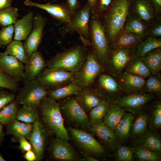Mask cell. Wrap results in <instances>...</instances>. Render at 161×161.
Instances as JSON below:
<instances>
[{
  "mask_svg": "<svg viewBox=\"0 0 161 161\" xmlns=\"http://www.w3.org/2000/svg\"><path fill=\"white\" fill-rule=\"evenodd\" d=\"M0 69L17 82L24 76V65L14 57L0 53Z\"/></svg>",
  "mask_w": 161,
  "mask_h": 161,
  "instance_id": "ac0fdd59",
  "label": "cell"
},
{
  "mask_svg": "<svg viewBox=\"0 0 161 161\" xmlns=\"http://www.w3.org/2000/svg\"><path fill=\"white\" fill-rule=\"evenodd\" d=\"M33 127V123H23L16 119L7 125L6 134L12 135L18 139L23 136L28 139Z\"/></svg>",
  "mask_w": 161,
  "mask_h": 161,
  "instance_id": "83f0119b",
  "label": "cell"
},
{
  "mask_svg": "<svg viewBox=\"0 0 161 161\" xmlns=\"http://www.w3.org/2000/svg\"><path fill=\"white\" fill-rule=\"evenodd\" d=\"M46 62L41 53L37 50L29 57L24 65V83L35 79L38 75L45 68Z\"/></svg>",
  "mask_w": 161,
  "mask_h": 161,
  "instance_id": "d6986e66",
  "label": "cell"
},
{
  "mask_svg": "<svg viewBox=\"0 0 161 161\" xmlns=\"http://www.w3.org/2000/svg\"><path fill=\"white\" fill-rule=\"evenodd\" d=\"M18 10L10 6L0 10V25L4 27L14 24L17 20Z\"/></svg>",
  "mask_w": 161,
  "mask_h": 161,
  "instance_id": "60d3db41",
  "label": "cell"
},
{
  "mask_svg": "<svg viewBox=\"0 0 161 161\" xmlns=\"http://www.w3.org/2000/svg\"><path fill=\"white\" fill-rule=\"evenodd\" d=\"M67 130L70 137L82 154H89L96 158L104 154L105 146L89 131L72 127H68Z\"/></svg>",
  "mask_w": 161,
  "mask_h": 161,
  "instance_id": "52a82bcc",
  "label": "cell"
},
{
  "mask_svg": "<svg viewBox=\"0 0 161 161\" xmlns=\"http://www.w3.org/2000/svg\"><path fill=\"white\" fill-rule=\"evenodd\" d=\"M3 125L0 123V144L3 140L5 133L3 130Z\"/></svg>",
  "mask_w": 161,
  "mask_h": 161,
  "instance_id": "680465c9",
  "label": "cell"
},
{
  "mask_svg": "<svg viewBox=\"0 0 161 161\" xmlns=\"http://www.w3.org/2000/svg\"><path fill=\"white\" fill-rule=\"evenodd\" d=\"M130 11L148 23L156 17L153 6L149 0H132Z\"/></svg>",
  "mask_w": 161,
  "mask_h": 161,
  "instance_id": "603a6c76",
  "label": "cell"
},
{
  "mask_svg": "<svg viewBox=\"0 0 161 161\" xmlns=\"http://www.w3.org/2000/svg\"><path fill=\"white\" fill-rule=\"evenodd\" d=\"M17 92L15 100L18 105L36 108L42 99L48 95V90L35 79L24 83Z\"/></svg>",
  "mask_w": 161,
  "mask_h": 161,
  "instance_id": "ba28073f",
  "label": "cell"
},
{
  "mask_svg": "<svg viewBox=\"0 0 161 161\" xmlns=\"http://www.w3.org/2000/svg\"><path fill=\"white\" fill-rule=\"evenodd\" d=\"M21 149L24 152L32 149L30 143L28 141L26 138L23 136L20 137L18 139Z\"/></svg>",
  "mask_w": 161,
  "mask_h": 161,
  "instance_id": "816d5d0a",
  "label": "cell"
},
{
  "mask_svg": "<svg viewBox=\"0 0 161 161\" xmlns=\"http://www.w3.org/2000/svg\"><path fill=\"white\" fill-rule=\"evenodd\" d=\"M5 160L3 158L0 154V161H5Z\"/></svg>",
  "mask_w": 161,
  "mask_h": 161,
  "instance_id": "91938a15",
  "label": "cell"
},
{
  "mask_svg": "<svg viewBox=\"0 0 161 161\" xmlns=\"http://www.w3.org/2000/svg\"><path fill=\"white\" fill-rule=\"evenodd\" d=\"M124 27L143 41L149 36L148 23L129 12Z\"/></svg>",
  "mask_w": 161,
  "mask_h": 161,
  "instance_id": "cb8c5ba5",
  "label": "cell"
},
{
  "mask_svg": "<svg viewBox=\"0 0 161 161\" xmlns=\"http://www.w3.org/2000/svg\"><path fill=\"white\" fill-rule=\"evenodd\" d=\"M148 115L143 114L137 116L132 125L130 136L135 145H141L148 132Z\"/></svg>",
  "mask_w": 161,
  "mask_h": 161,
  "instance_id": "44dd1931",
  "label": "cell"
},
{
  "mask_svg": "<svg viewBox=\"0 0 161 161\" xmlns=\"http://www.w3.org/2000/svg\"><path fill=\"white\" fill-rule=\"evenodd\" d=\"M152 5L156 17L161 16V0H149Z\"/></svg>",
  "mask_w": 161,
  "mask_h": 161,
  "instance_id": "f5cc1de1",
  "label": "cell"
},
{
  "mask_svg": "<svg viewBox=\"0 0 161 161\" xmlns=\"http://www.w3.org/2000/svg\"><path fill=\"white\" fill-rule=\"evenodd\" d=\"M75 95L78 103L86 113L89 112L103 98L101 95L88 87L83 88Z\"/></svg>",
  "mask_w": 161,
  "mask_h": 161,
  "instance_id": "d4e9b609",
  "label": "cell"
},
{
  "mask_svg": "<svg viewBox=\"0 0 161 161\" xmlns=\"http://www.w3.org/2000/svg\"><path fill=\"white\" fill-rule=\"evenodd\" d=\"M5 54L13 56L23 64H25L29 58L21 41H12L7 47L4 52Z\"/></svg>",
  "mask_w": 161,
  "mask_h": 161,
  "instance_id": "d6a6232c",
  "label": "cell"
},
{
  "mask_svg": "<svg viewBox=\"0 0 161 161\" xmlns=\"http://www.w3.org/2000/svg\"><path fill=\"white\" fill-rule=\"evenodd\" d=\"M116 160L131 161L133 160L134 156L131 148L121 145L114 153Z\"/></svg>",
  "mask_w": 161,
  "mask_h": 161,
  "instance_id": "f6af8a7d",
  "label": "cell"
},
{
  "mask_svg": "<svg viewBox=\"0 0 161 161\" xmlns=\"http://www.w3.org/2000/svg\"><path fill=\"white\" fill-rule=\"evenodd\" d=\"M148 23L149 36L159 38L161 37V16L156 17Z\"/></svg>",
  "mask_w": 161,
  "mask_h": 161,
  "instance_id": "7dc6e473",
  "label": "cell"
},
{
  "mask_svg": "<svg viewBox=\"0 0 161 161\" xmlns=\"http://www.w3.org/2000/svg\"><path fill=\"white\" fill-rule=\"evenodd\" d=\"M15 95L13 93L2 89H0V110L14 101Z\"/></svg>",
  "mask_w": 161,
  "mask_h": 161,
  "instance_id": "c3c4849f",
  "label": "cell"
},
{
  "mask_svg": "<svg viewBox=\"0 0 161 161\" xmlns=\"http://www.w3.org/2000/svg\"><path fill=\"white\" fill-rule=\"evenodd\" d=\"M34 14L30 11L16 21L14 24V40H25L31 32L33 27Z\"/></svg>",
  "mask_w": 161,
  "mask_h": 161,
  "instance_id": "484cf974",
  "label": "cell"
},
{
  "mask_svg": "<svg viewBox=\"0 0 161 161\" xmlns=\"http://www.w3.org/2000/svg\"><path fill=\"white\" fill-rule=\"evenodd\" d=\"M158 74L150 75L148 77L143 88V91L158 96L161 95V81L160 75Z\"/></svg>",
  "mask_w": 161,
  "mask_h": 161,
  "instance_id": "7bdbcfd3",
  "label": "cell"
},
{
  "mask_svg": "<svg viewBox=\"0 0 161 161\" xmlns=\"http://www.w3.org/2000/svg\"><path fill=\"white\" fill-rule=\"evenodd\" d=\"M14 33L13 25L3 27L0 30V48L7 46L12 41Z\"/></svg>",
  "mask_w": 161,
  "mask_h": 161,
  "instance_id": "bcb514c9",
  "label": "cell"
},
{
  "mask_svg": "<svg viewBox=\"0 0 161 161\" xmlns=\"http://www.w3.org/2000/svg\"><path fill=\"white\" fill-rule=\"evenodd\" d=\"M90 131L97 137L102 144L114 153L122 145L115 132L102 121L91 125Z\"/></svg>",
  "mask_w": 161,
  "mask_h": 161,
  "instance_id": "5bb4252c",
  "label": "cell"
},
{
  "mask_svg": "<svg viewBox=\"0 0 161 161\" xmlns=\"http://www.w3.org/2000/svg\"><path fill=\"white\" fill-rule=\"evenodd\" d=\"M24 159L27 161L37 160L36 156L32 149L27 151L24 155Z\"/></svg>",
  "mask_w": 161,
  "mask_h": 161,
  "instance_id": "db71d44e",
  "label": "cell"
},
{
  "mask_svg": "<svg viewBox=\"0 0 161 161\" xmlns=\"http://www.w3.org/2000/svg\"><path fill=\"white\" fill-rule=\"evenodd\" d=\"M125 69V71L144 79L147 78L151 74L141 58L135 55L128 63Z\"/></svg>",
  "mask_w": 161,
  "mask_h": 161,
  "instance_id": "f546056e",
  "label": "cell"
},
{
  "mask_svg": "<svg viewBox=\"0 0 161 161\" xmlns=\"http://www.w3.org/2000/svg\"><path fill=\"white\" fill-rule=\"evenodd\" d=\"M83 89L76 84L71 82L59 88L48 90V96L53 99L58 100L68 96L75 95Z\"/></svg>",
  "mask_w": 161,
  "mask_h": 161,
  "instance_id": "1f68e13d",
  "label": "cell"
},
{
  "mask_svg": "<svg viewBox=\"0 0 161 161\" xmlns=\"http://www.w3.org/2000/svg\"><path fill=\"white\" fill-rule=\"evenodd\" d=\"M161 47V38L148 36L141 41L136 48L135 55L140 57L154 49Z\"/></svg>",
  "mask_w": 161,
  "mask_h": 161,
  "instance_id": "e575fe53",
  "label": "cell"
},
{
  "mask_svg": "<svg viewBox=\"0 0 161 161\" xmlns=\"http://www.w3.org/2000/svg\"><path fill=\"white\" fill-rule=\"evenodd\" d=\"M48 151L52 158L56 160L76 161L80 160L68 141L56 137L51 141Z\"/></svg>",
  "mask_w": 161,
  "mask_h": 161,
  "instance_id": "4fadbf2b",
  "label": "cell"
},
{
  "mask_svg": "<svg viewBox=\"0 0 161 161\" xmlns=\"http://www.w3.org/2000/svg\"><path fill=\"white\" fill-rule=\"evenodd\" d=\"M0 88L16 92L19 88V84L18 82L0 69Z\"/></svg>",
  "mask_w": 161,
  "mask_h": 161,
  "instance_id": "ee69618b",
  "label": "cell"
},
{
  "mask_svg": "<svg viewBox=\"0 0 161 161\" xmlns=\"http://www.w3.org/2000/svg\"><path fill=\"white\" fill-rule=\"evenodd\" d=\"M103 67L94 53H88L86 61L78 72L74 73L72 82L83 88L90 86L103 71Z\"/></svg>",
  "mask_w": 161,
  "mask_h": 161,
  "instance_id": "9c48e42d",
  "label": "cell"
},
{
  "mask_svg": "<svg viewBox=\"0 0 161 161\" xmlns=\"http://www.w3.org/2000/svg\"><path fill=\"white\" fill-rule=\"evenodd\" d=\"M141 145L160 156L161 154V137L156 132L148 131Z\"/></svg>",
  "mask_w": 161,
  "mask_h": 161,
  "instance_id": "f35d334b",
  "label": "cell"
},
{
  "mask_svg": "<svg viewBox=\"0 0 161 161\" xmlns=\"http://www.w3.org/2000/svg\"><path fill=\"white\" fill-rule=\"evenodd\" d=\"M136 48H110L106 63L109 62L112 68L120 73L135 55Z\"/></svg>",
  "mask_w": 161,
  "mask_h": 161,
  "instance_id": "e0dca14e",
  "label": "cell"
},
{
  "mask_svg": "<svg viewBox=\"0 0 161 161\" xmlns=\"http://www.w3.org/2000/svg\"><path fill=\"white\" fill-rule=\"evenodd\" d=\"M84 159L87 161H97L98 160L94 157L88 154H82Z\"/></svg>",
  "mask_w": 161,
  "mask_h": 161,
  "instance_id": "6f0895ef",
  "label": "cell"
},
{
  "mask_svg": "<svg viewBox=\"0 0 161 161\" xmlns=\"http://www.w3.org/2000/svg\"><path fill=\"white\" fill-rule=\"evenodd\" d=\"M89 32L93 52L100 63L104 65L106 63L110 48L103 24L95 16H91Z\"/></svg>",
  "mask_w": 161,
  "mask_h": 161,
  "instance_id": "277c9868",
  "label": "cell"
},
{
  "mask_svg": "<svg viewBox=\"0 0 161 161\" xmlns=\"http://www.w3.org/2000/svg\"><path fill=\"white\" fill-rule=\"evenodd\" d=\"M140 57L152 75L159 73L161 69V47L152 50Z\"/></svg>",
  "mask_w": 161,
  "mask_h": 161,
  "instance_id": "4dcf8cb0",
  "label": "cell"
},
{
  "mask_svg": "<svg viewBox=\"0 0 161 161\" xmlns=\"http://www.w3.org/2000/svg\"><path fill=\"white\" fill-rule=\"evenodd\" d=\"M91 15L90 8L87 3L75 13L69 23L65 24L61 32V34L77 32L80 35L83 45L91 46L89 32Z\"/></svg>",
  "mask_w": 161,
  "mask_h": 161,
  "instance_id": "8992f818",
  "label": "cell"
},
{
  "mask_svg": "<svg viewBox=\"0 0 161 161\" xmlns=\"http://www.w3.org/2000/svg\"><path fill=\"white\" fill-rule=\"evenodd\" d=\"M114 0H97L95 16L100 18L106 12Z\"/></svg>",
  "mask_w": 161,
  "mask_h": 161,
  "instance_id": "681fc988",
  "label": "cell"
},
{
  "mask_svg": "<svg viewBox=\"0 0 161 161\" xmlns=\"http://www.w3.org/2000/svg\"><path fill=\"white\" fill-rule=\"evenodd\" d=\"M97 0H87L91 9L92 16H95V6Z\"/></svg>",
  "mask_w": 161,
  "mask_h": 161,
  "instance_id": "11a10c76",
  "label": "cell"
},
{
  "mask_svg": "<svg viewBox=\"0 0 161 161\" xmlns=\"http://www.w3.org/2000/svg\"><path fill=\"white\" fill-rule=\"evenodd\" d=\"M88 53L86 47L77 45L58 53L48 60L49 68H60L74 73L78 71L85 63Z\"/></svg>",
  "mask_w": 161,
  "mask_h": 161,
  "instance_id": "3957f363",
  "label": "cell"
},
{
  "mask_svg": "<svg viewBox=\"0 0 161 161\" xmlns=\"http://www.w3.org/2000/svg\"><path fill=\"white\" fill-rule=\"evenodd\" d=\"M45 24V21L41 16L38 14L34 16L32 30L24 44L29 57L37 51L42 40Z\"/></svg>",
  "mask_w": 161,
  "mask_h": 161,
  "instance_id": "2e32d148",
  "label": "cell"
},
{
  "mask_svg": "<svg viewBox=\"0 0 161 161\" xmlns=\"http://www.w3.org/2000/svg\"><path fill=\"white\" fill-rule=\"evenodd\" d=\"M134 157L140 161H160L161 158L157 153L144 147L141 145L131 148Z\"/></svg>",
  "mask_w": 161,
  "mask_h": 161,
  "instance_id": "8d00e7d4",
  "label": "cell"
},
{
  "mask_svg": "<svg viewBox=\"0 0 161 161\" xmlns=\"http://www.w3.org/2000/svg\"><path fill=\"white\" fill-rule=\"evenodd\" d=\"M152 94L142 91L116 98L112 103L123 108L134 116L143 114L149 103L154 98Z\"/></svg>",
  "mask_w": 161,
  "mask_h": 161,
  "instance_id": "30bf717a",
  "label": "cell"
},
{
  "mask_svg": "<svg viewBox=\"0 0 161 161\" xmlns=\"http://www.w3.org/2000/svg\"><path fill=\"white\" fill-rule=\"evenodd\" d=\"M38 108L40 118L49 133L69 141L70 137L64 126V119L58 102L46 96L42 99Z\"/></svg>",
  "mask_w": 161,
  "mask_h": 161,
  "instance_id": "6da1fadb",
  "label": "cell"
},
{
  "mask_svg": "<svg viewBox=\"0 0 161 161\" xmlns=\"http://www.w3.org/2000/svg\"><path fill=\"white\" fill-rule=\"evenodd\" d=\"M24 3L27 6L35 7L44 10L55 18L65 24L69 23L71 20L69 9L66 2L53 4H41L31 0H25Z\"/></svg>",
  "mask_w": 161,
  "mask_h": 161,
  "instance_id": "9a60e30c",
  "label": "cell"
},
{
  "mask_svg": "<svg viewBox=\"0 0 161 161\" xmlns=\"http://www.w3.org/2000/svg\"><path fill=\"white\" fill-rule=\"evenodd\" d=\"M74 73L62 68L44 69L35 79L47 90L56 89L72 82Z\"/></svg>",
  "mask_w": 161,
  "mask_h": 161,
  "instance_id": "8fae6325",
  "label": "cell"
},
{
  "mask_svg": "<svg viewBox=\"0 0 161 161\" xmlns=\"http://www.w3.org/2000/svg\"><path fill=\"white\" fill-rule=\"evenodd\" d=\"M109 102L104 98L89 112L91 126L102 121L110 106Z\"/></svg>",
  "mask_w": 161,
  "mask_h": 161,
  "instance_id": "836d02e7",
  "label": "cell"
},
{
  "mask_svg": "<svg viewBox=\"0 0 161 161\" xmlns=\"http://www.w3.org/2000/svg\"><path fill=\"white\" fill-rule=\"evenodd\" d=\"M134 120V116L130 112L125 113L116 126L114 132L122 143L128 139L132 125Z\"/></svg>",
  "mask_w": 161,
  "mask_h": 161,
  "instance_id": "4316f807",
  "label": "cell"
},
{
  "mask_svg": "<svg viewBox=\"0 0 161 161\" xmlns=\"http://www.w3.org/2000/svg\"><path fill=\"white\" fill-rule=\"evenodd\" d=\"M141 41L138 36L123 27L109 43V46L111 48H136Z\"/></svg>",
  "mask_w": 161,
  "mask_h": 161,
  "instance_id": "7402d4cb",
  "label": "cell"
},
{
  "mask_svg": "<svg viewBox=\"0 0 161 161\" xmlns=\"http://www.w3.org/2000/svg\"><path fill=\"white\" fill-rule=\"evenodd\" d=\"M145 82L144 78L125 71L120 75L117 84L119 90L130 94L143 91Z\"/></svg>",
  "mask_w": 161,
  "mask_h": 161,
  "instance_id": "ffe728a7",
  "label": "cell"
},
{
  "mask_svg": "<svg viewBox=\"0 0 161 161\" xmlns=\"http://www.w3.org/2000/svg\"><path fill=\"white\" fill-rule=\"evenodd\" d=\"M98 85L102 91L109 95L116 94L119 90L117 82L112 77L103 74L99 77Z\"/></svg>",
  "mask_w": 161,
  "mask_h": 161,
  "instance_id": "74e56055",
  "label": "cell"
},
{
  "mask_svg": "<svg viewBox=\"0 0 161 161\" xmlns=\"http://www.w3.org/2000/svg\"><path fill=\"white\" fill-rule=\"evenodd\" d=\"M66 4L69 11V14L72 18L75 13L80 7V4L79 0H66Z\"/></svg>",
  "mask_w": 161,
  "mask_h": 161,
  "instance_id": "f907efd6",
  "label": "cell"
},
{
  "mask_svg": "<svg viewBox=\"0 0 161 161\" xmlns=\"http://www.w3.org/2000/svg\"><path fill=\"white\" fill-rule=\"evenodd\" d=\"M38 109L23 105L21 107L18 109L16 119L25 123H33L39 117Z\"/></svg>",
  "mask_w": 161,
  "mask_h": 161,
  "instance_id": "d590c367",
  "label": "cell"
},
{
  "mask_svg": "<svg viewBox=\"0 0 161 161\" xmlns=\"http://www.w3.org/2000/svg\"><path fill=\"white\" fill-rule=\"evenodd\" d=\"M131 0H114L100 17L102 18V22L101 21L109 43L124 27L129 13Z\"/></svg>",
  "mask_w": 161,
  "mask_h": 161,
  "instance_id": "7a4b0ae2",
  "label": "cell"
},
{
  "mask_svg": "<svg viewBox=\"0 0 161 161\" xmlns=\"http://www.w3.org/2000/svg\"><path fill=\"white\" fill-rule=\"evenodd\" d=\"M49 134L40 118L37 119L33 123L32 131L28 138L37 160H40L43 158Z\"/></svg>",
  "mask_w": 161,
  "mask_h": 161,
  "instance_id": "7c38bea8",
  "label": "cell"
},
{
  "mask_svg": "<svg viewBox=\"0 0 161 161\" xmlns=\"http://www.w3.org/2000/svg\"><path fill=\"white\" fill-rule=\"evenodd\" d=\"M13 0H0V10L11 6Z\"/></svg>",
  "mask_w": 161,
  "mask_h": 161,
  "instance_id": "9f6ffc18",
  "label": "cell"
},
{
  "mask_svg": "<svg viewBox=\"0 0 161 161\" xmlns=\"http://www.w3.org/2000/svg\"><path fill=\"white\" fill-rule=\"evenodd\" d=\"M125 113L124 109L112 103L103 118V122L114 132L116 126Z\"/></svg>",
  "mask_w": 161,
  "mask_h": 161,
  "instance_id": "f1b7e54d",
  "label": "cell"
},
{
  "mask_svg": "<svg viewBox=\"0 0 161 161\" xmlns=\"http://www.w3.org/2000/svg\"><path fill=\"white\" fill-rule=\"evenodd\" d=\"M148 124L151 131H155L161 127V103L160 102L156 103L148 115Z\"/></svg>",
  "mask_w": 161,
  "mask_h": 161,
  "instance_id": "b9f144b4",
  "label": "cell"
},
{
  "mask_svg": "<svg viewBox=\"0 0 161 161\" xmlns=\"http://www.w3.org/2000/svg\"><path fill=\"white\" fill-rule=\"evenodd\" d=\"M18 105L14 100L0 110V123L7 125L16 119Z\"/></svg>",
  "mask_w": 161,
  "mask_h": 161,
  "instance_id": "ab89813d",
  "label": "cell"
},
{
  "mask_svg": "<svg viewBox=\"0 0 161 161\" xmlns=\"http://www.w3.org/2000/svg\"><path fill=\"white\" fill-rule=\"evenodd\" d=\"M58 103L62 116L67 121L76 128L90 131L89 117L74 97L68 96L58 100Z\"/></svg>",
  "mask_w": 161,
  "mask_h": 161,
  "instance_id": "5b68a950",
  "label": "cell"
}]
</instances>
